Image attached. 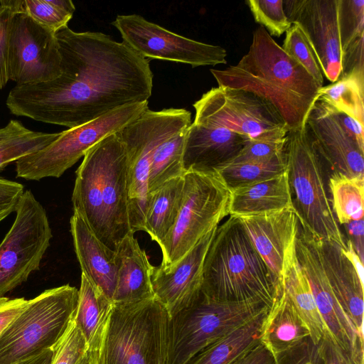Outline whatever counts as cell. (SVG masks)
<instances>
[{"mask_svg":"<svg viewBox=\"0 0 364 364\" xmlns=\"http://www.w3.org/2000/svg\"><path fill=\"white\" fill-rule=\"evenodd\" d=\"M112 24L123 41L146 59L185 63L193 68L227 63L224 48L176 34L140 15H118Z\"/></svg>","mask_w":364,"mask_h":364,"instance_id":"cell-14","label":"cell"},{"mask_svg":"<svg viewBox=\"0 0 364 364\" xmlns=\"http://www.w3.org/2000/svg\"><path fill=\"white\" fill-rule=\"evenodd\" d=\"M310 336L284 289L268 310L260 334V343L275 356L286 352Z\"/></svg>","mask_w":364,"mask_h":364,"instance_id":"cell-26","label":"cell"},{"mask_svg":"<svg viewBox=\"0 0 364 364\" xmlns=\"http://www.w3.org/2000/svg\"><path fill=\"white\" fill-rule=\"evenodd\" d=\"M53 358V349H48L43 353L29 359L16 364H51Z\"/></svg>","mask_w":364,"mask_h":364,"instance_id":"cell-50","label":"cell"},{"mask_svg":"<svg viewBox=\"0 0 364 364\" xmlns=\"http://www.w3.org/2000/svg\"><path fill=\"white\" fill-rule=\"evenodd\" d=\"M338 1H283L288 19L301 27L316 53L323 75L331 82L337 81L342 73Z\"/></svg>","mask_w":364,"mask_h":364,"instance_id":"cell-17","label":"cell"},{"mask_svg":"<svg viewBox=\"0 0 364 364\" xmlns=\"http://www.w3.org/2000/svg\"><path fill=\"white\" fill-rule=\"evenodd\" d=\"M274 357L276 364H324L318 345L310 336L293 348Z\"/></svg>","mask_w":364,"mask_h":364,"instance_id":"cell-43","label":"cell"},{"mask_svg":"<svg viewBox=\"0 0 364 364\" xmlns=\"http://www.w3.org/2000/svg\"><path fill=\"white\" fill-rule=\"evenodd\" d=\"M147 108L148 102L128 105L60 132L48 146L16 162L17 176L31 181L60 177L95 144L117 132Z\"/></svg>","mask_w":364,"mask_h":364,"instance_id":"cell-11","label":"cell"},{"mask_svg":"<svg viewBox=\"0 0 364 364\" xmlns=\"http://www.w3.org/2000/svg\"><path fill=\"white\" fill-rule=\"evenodd\" d=\"M60 133H45L26 128L11 119L0 128V171L9 164L33 154L53 142Z\"/></svg>","mask_w":364,"mask_h":364,"instance_id":"cell-31","label":"cell"},{"mask_svg":"<svg viewBox=\"0 0 364 364\" xmlns=\"http://www.w3.org/2000/svg\"><path fill=\"white\" fill-rule=\"evenodd\" d=\"M181 208L159 247L161 267L176 263L206 234L229 215L230 190L216 171H188Z\"/></svg>","mask_w":364,"mask_h":364,"instance_id":"cell-8","label":"cell"},{"mask_svg":"<svg viewBox=\"0 0 364 364\" xmlns=\"http://www.w3.org/2000/svg\"><path fill=\"white\" fill-rule=\"evenodd\" d=\"M188 129L166 139L156 149L149 168V196L166 182L185 174L183 157Z\"/></svg>","mask_w":364,"mask_h":364,"instance_id":"cell-33","label":"cell"},{"mask_svg":"<svg viewBox=\"0 0 364 364\" xmlns=\"http://www.w3.org/2000/svg\"><path fill=\"white\" fill-rule=\"evenodd\" d=\"M315 241L337 301L358 334L363 337V280L339 245L327 240Z\"/></svg>","mask_w":364,"mask_h":364,"instance_id":"cell-22","label":"cell"},{"mask_svg":"<svg viewBox=\"0 0 364 364\" xmlns=\"http://www.w3.org/2000/svg\"><path fill=\"white\" fill-rule=\"evenodd\" d=\"M287 168L286 154L262 162L230 163L217 171L230 190L275 176Z\"/></svg>","mask_w":364,"mask_h":364,"instance_id":"cell-35","label":"cell"},{"mask_svg":"<svg viewBox=\"0 0 364 364\" xmlns=\"http://www.w3.org/2000/svg\"><path fill=\"white\" fill-rule=\"evenodd\" d=\"M348 235L347 240L350 242L357 255L363 262L364 253V223L363 219L351 221L343 225Z\"/></svg>","mask_w":364,"mask_h":364,"instance_id":"cell-48","label":"cell"},{"mask_svg":"<svg viewBox=\"0 0 364 364\" xmlns=\"http://www.w3.org/2000/svg\"><path fill=\"white\" fill-rule=\"evenodd\" d=\"M291 207L287 168L272 178L230 190L229 215H257Z\"/></svg>","mask_w":364,"mask_h":364,"instance_id":"cell-25","label":"cell"},{"mask_svg":"<svg viewBox=\"0 0 364 364\" xmlns=\"http://www.w3.org/2000/svg\"><path fill=\"white\" fill-rule=\"evenodd\" d=\"M283 50L300 64L320 87L323 86V74L316 53L301 27L292 23L286 31Z\"/></svg>","mask_w":364,"mask_h":364,"instance_id":"cell-37","label":"cell"},{"mask_svg":"<svg viewBox=\"0 0 364 364\" xmlns=\"http://www.w3.org/2000/svg\"><path fill=\"white\" fill-rule=\"evenodd\" d=\"M15 212L0 244V297L39 269L53 237L46 211L31 191H24Z\"/></svg>","mask_w":364,"mask_h":364,"instance_id":"cell-12","label":"cell"},{"mask_svg":"<svg viewBox=\"0 0 364 364\" xmlns=\"http://www.w3.org/2000/svg\"><path fill=\"white\" fill-rule=\"evenodd\" d=\"M287 133L284 131L256 139H248L230 163L267 161L284 154Z\"/></svg>","mask_w":364,"mask_h":364,"instance_id":"cell-40","label":"cell"},{"mask_svg":"<svg viewBox=\"0 0 364 364\" xmlns=\"http://www.w3.org/2000/svg\"><path fill=\"white\" fill-rule=\"evenodd\" d=\"M183 186V176L166 182L149 196L143 231L159 245L175 223L182 202Z\"/></svg>","mask_w":364,"mask_h":364,"instance_id":"cell-29","label":"cell"},{"mask_svg":"<svg viewBox=\"0 0 364 364\" xmlns=\"http://www.w3.org/2000/svg\"><path fill=\"white\" fill-rule=\"evenodd\" d=\"M247 139L225 128L192 122L187 131L183 157L185 173L217 172L238 155Z\"/></svg>","mask_w":364,"mask_h":364,"instance_id":"cell-21","label":"cell"},{"mask_svg":"<svg viewBox=\"0 0 364 364\" xmlns=\"http://www.w3.org/2000/svg\"><path fill=\"white\" fill-rule=\"evenodd\" d=\"M282 282L284 292L307 326L310 338L315 344H318L327 330L317 309L308 279L297 260L295 245L287 255Z\"/></svg>","mask_w":364,"mask_h":364,"instance_id":"cell-27","label":"cell"},{"mask_svg":"<svg viewBox=\"0 0 364 364\" xmlns=\"http://www.w3.org/2000/svg\"><path fill=\"white\" fill-rule=\"evenodd\" d=\"M327 183L331 208L338 224L363 219L364 178L331 173Z\"/></svg>","mask_w":364,"mask_h":364,"instance_id":"cell-32","label":"cell"},{"mask_svg":"<svg viewBox=\"0 0 364 364\" xmlns=\"http://www.w3.org/2000/svg\"><path fill=\"white\" fill-rule=\"evenodd\" d=\"M29 300L25 298L0 297V334L26 306Z\"/></svg>","mask_w":364,"mask_h":364,"instance_id":"cell-46","label":"cell"},{"mask_svg":"<svg viewBox=\"0 0 364 364\" xmlns=\"http://www.w3.org/2000/svg\"><path fill=\"white\" fill-rule=\"evenodd\" d=\"M232 364H276V362L272 353L259 343Z\"/></svg>","mask_w":364,"mask_h":364,"instance_id":"cell-49","label":"cell"},{"mask_svg":"<svg viewBox=\"0 0 364 364\" xmlns=\"http://www.w3.org/2000/svg\"><path fill=\"white\" fill-rule=\"evenodd\" d=\"M304 129L330 173L364 178V150L344 130L325 102L318 99L315 101L306 117Z\"/></svg>","mask_w":364,"mask_h":364,"instance_id":"cell-18","label":"cell"},{"mask_svg":"<svg viewBox=\"0 0 364 364\" xmlns=\"http://www.w3.org/2000/svg\"><path fill=\"white\" fill-rule=\"evenodd\" d=\"M217 228L173 265L153 267L151 284L155 298L165 306L171 317L191 305L200 294L205 257Z\"/></svg>","mask_w":364,"mask_h":364,"instance_id":"cell-19","label":"cell"},{"mask_svg":"<svg viewBox=\"0 0 364 364\" xmlns=\"http://www.w3.org/2000/svg\"><path fill=\"white\" fill-rule=\"evenodd\" d=\"M264 310L196 355L187 364H232L260 343Z\"/></svg>","mask_w":364,"mask_h":364,"instance_id":"cell-28","label":"cell"},{"mask_svg":"<svg viewBox=\"0 0 364 364\" xmlns=\"http://www.w3.org/2000/svg\"><path fill=\"white\" fill-rule=\"evenodd\" d=\"M23 10L21 0L0 1V90L9 80V48L12 21L14 14Z\"/></svg>","mask_w":364,"mask_h":364,"instance_id":"cell-42","label":"cell"},{"mask_svg":"<svg viewBox=\"0 0 364 364\" xmlns=\"http://www.w3.org/2000/svg\"><path fill=\"white\" fill-rule=\"evenodd\" d=\"M331 109L333 110L334 115L344 130L355 141L359 146L364 150V124H362L356 119L344 113L333 109L332 107H331Z\"/></svg>","mask_w":364,"mask_h":364,"instance_id":"cell-47","label":"cell"},{"mask_svg":"<svg viewBox=\"0 0 364 364\" xmlns=\"http://www.w3.org/2000/svg\"><path fill=\"white\" fill-rule=\"evenodd\" d=\"M23 192L21 183L0 177V222L16 211Z\"/></svg>","mask_w":364,"mask_h":364,"instance_id":"cell-44","label":"cell"},{"mask_svg":"<svg viewBox=\"0 0 364 364\" xmlns=\"http://www.w3.org/2000/svg\"><path fill=\"white\" fill-rule=\"evenodd\" d=\"M97 348L89 347L77 364H97Z\"/></svg>","mask_w":364,"mask_h":364,"instance_id":"cell-51","label":"cell"},{"mask_svg":"<svg viewBox=\"0 0 364 364\" xmlns=\"http://www.w3.org/2000/svg\"><path fill=\"white\" fill-rule=\"evenodd\" d=\"M285 154L293 208L302 230L316 240L331 241L346 250V240L331 208L326 180L328 168L304 125L288 132Z\"/></svg>","mask_w":364,"mask_h":364,"instance_id":"cell-6","label":"cell"},{"mask_svg":"<svg viewBox=\"0 0 364 364\" xmlns=\"http://www.w3.org/2000/svg\"><path fill=\"white\" fill-rule=\"evenodd\" d=\"M238 218L259 255L282 284L287 257L300 226L294 208Z\"/></svg>","mask_w":364,"mask_h":364,"instance_id":"cell-20","label":"cell"},{"mask_svg":"<svg viewBox=\"0 0 364 364\" xmlns=\"http://www.w3.org/2000/svg\"><path fill=\"white\" fill-rule=\"evenodd\" d=\"M255 21L272 36L279 37L291 27L283 0H247Z\"/></svg>","mask_w":364,"mask_h":364,"instance_id":"cell-39","label":"cell"},{"mask_svg":"<svg viewBox=\"0 0 364 364\" xmlns=\"http://www.w3.org/2000/svg\"><path fill=\"white\" fill-rule=\"evenodd\" d=\"M267 307L255 302H223L200 291L171 317L169 364H187L206 347L246 323Z\"/></svg>","mask_w":364,"mask_h":364,"instance_id":"cell-10","label":"cell"},{"mask_svg":"<svg viewBox=\"0 0 364 364\" xmlns=\"http://www.w3.org/2000/svg\"><path fill=\"white\" fill-rule=\"evenodd\" d=\"M201 291L223 302H255L272 307L283 291L252 243L241 221L218 225L205 257Z\"/></svg>","mask_w":364,"mask_h":364,"instance_id":"cell-4","label":"cell"},{"mask_svg":"<svg viewBox=\"0 0 364 364\" xmlns=\"http://www.w3.org/2000/svg\"><path fill=\"white\" fill-rule=\"evenodd\" d=\"M363 98L364 74L353 73L320 87L317 99L364 124Z\"/></svg>","mask_w":364,"mask_h":364,"instance_id":"cell-34","label":"cell"},{"mask_svg":"<svg viewBox=\"0 0 364 364\" xmlns=\"http://www.w3.org/2000/svg\"><path fill=\"white\" fill-rule=\"evenodd\" d=\"M318 345L324 364H355L350 355L334 341L327 331Z\"/></svg>","mask_w":364,"mask_h":364,"instance_id":"cell-45","label":"cell"},{"mask_svg":"<svg viewBox=\"0 0 364 364\" xmlns=\"http://www.w3.org/2000/svg\"><path fill=\"white\" fill-rule=\"evenodd\" d=\"M171 317L156 298L112 303L97 347V364H169Z\"/></svg>","mask_w":364,"mask_h":364,"instance_id":"cell-5","label":"cell"},{"mask_svg":"<svg viewBox=\"0 0 364 364\" xmlns=\"http://www.w3.org/2000/svg\"><path fill=\"white\" fill-rule=\"evenodd\" d=\"M134 234L128 233L114 250L117 277L113 303H132L155 298L151 284L154 266Z\"/></svg>","mask_w":364,"mask_h":364,"instance_id":"cell-24","label":"cell"},{"mask_svg":"<svg viewBox=\"0 0 364 364\" xmlns=\"http://www.w3.org/2000/svg\"><path fill=\"white\" fill-rule=\"evenodd\" d=\"M56 33L23 10L13 18L9 48V80L16 85L53 80L61 75Z\"/></svg>","mask_w":364,"mask_h":364,"instance_id":"cell-15","label":"cell"},{"mask_svg":"<svg viewBox=\"0 0 364 364\" xmlns=\"http://www.w3.org/2000/svg\"><path fill=\"white\" fill-rule=\"evenodd\" d=\"M295 253L327 331L350 355L355 364H363V337L358 334L333 292L314 238L300 228L295 242Z\"/></svg>","mask_w":364,"mask_h":364,"instance_id":"cell-16","label":"cell"},{"mask_svg":"<svg viewBox=\"0 0 364 364\" xmlns=\"http://www.w3.org/2000/svg\"><path fill=\"white\" fill-rule=\"evenodd\" d=\"M78 304L74 319L88 347L97 348L112 301L84 273L81 274Z\"/></svg>","mask_w":364,"mask_h":364,"instance_id":"cell-30","label":"cell"},{"mask_svg":"<svg viewBox=\"0 0 364 364\" xmlns=\"http://www.w3.org/2000/svg\"><path fill=\"white\" fill-rule=\"evenodd\" d=\"M79 213L95 235L114 251L130 232L129 159L117 133L91 147L76 171L72 195Z\"/></svg>","mask_w":364,"mask_h":364,"instance_id":"cell-3","label":"cell"},{"mask_svg":"<svg viewBox=\"0 0 364 364\" xmlns=\"http://www.w3.org/2000/svg\"><path fill=\"white\" fill-rule=\"evenodd\" d=\"M23 11L38 23L57 33L68 26L75 6L71 0H23Z\"/></svg>","mask_w":364,"mask_h":364,"instance_id":"cell-36","label":"cell"},{"mask_svg":"<svg viewBox=\"0 0 364 364\" xmlns=\"http://www.w3.org/2000/svg\"><path fill=\"white\" fill-rule=\"evenodd\" d=\"M338 24L342 53L364 36V0H338Z\"/></svg>","mask_w":364,"mask_h":364,"instance_id":"cell-38","label":"cell"},{"mask_svg":"<svg viewBox=\"0 0 364 364\" xmlns=\"http://www.w3.org/2000/svg\"><path fill=\"white\" fill-rule=\"evenodd\" d=\"M79 291L69 284L29 299L0 334V364H16L53 349L74 318Z\"/></svg>","mask_w":364,"mask_h":364,"instance_id":"cell-7","label":"cell"},{"mask_svg":"<svg viewBox=\"0 0 364 364\" xmlns=\"http://www.w3.org/2000/svg\"><path fill=\"white\" fill-rule=\"evenodd\" d=\"M61 75L46 82L16 85L6 98L11 114L75 127L122 107L148 102L153 73L149 60L124 41L101 32L56 33Z\"/></svg>","mask_w":364,"mask_h":364,"instance_id":"cell-1","label":"cell"},{"mask_svg":"<svg viewBox=\"0 0 364 364\" xmlns=\"http://www.w3.org/2000/svg\"><path fill=\"white\" fill-rule=\"evenodd\" d=\"M88 348L84 334L73 318L62 338L53 348L51 364H77Z\"/></svg>","mask_w":364,"mask_h":364,"instance_id":"cell-41","label":"cell"},{"mask_svg":"<svg viewBox=\"0 0 364 364\" xmlns=\"http://www.w3.org/2000/svg\"><path fill=\"white\" fill-rule=\"evenodd\" d=\"M191 114L185 109L147 108L117 133L129 159V214L133 232L142 230L148 207V179L153 154L166 139L187 129Z\"/></svg>","mask_w":364,"mask_h":364,"instance_id":"cell-9","label":"cell"},{"mask_svg":"<svg viewBox=\"0 0 364 364\" xmlns=\"http://www.w3.org/2000/svg\"><path fill=\"white\" fill-rule=\"evenodd\" d=\"M193 123L225 128L250 139L288 131L271 103L247 90L213 87L193 104Z\"/></svg>","mask_w":364,"mask_h":364,"instance_id":"cell-13","label":"cell"},{"mask_svg":"<svg viewBox=\"0 0 364 364\" xmlns=\"http://www.w3.org/2000/svg\"><path fill=\"white\" fill-rule=\"evenodd\" d=\"M210 73L218 86L247 90L271 103L289 132L304 125L318 97L317 82L262 26L236 65Z\"/></svg>","mask_w":364,"mask_h":364,"instance_id":"cell-2","label":"cell"},{"mask_svg":"<svg viewBox=\"0 0 364 364\" xmlns=\"http://www.w3.org/2000/svg\"><path fill=\"white\" fill-rule=\"evenodd\" d=\"M70 224L82 273L112 301L117 277L115 252L99 240L79 213L73 211Z\"/></svg>","mask_w":364,"mask_h":364,"instance_id":"cell-23","label":"cell"}]
</instances>
